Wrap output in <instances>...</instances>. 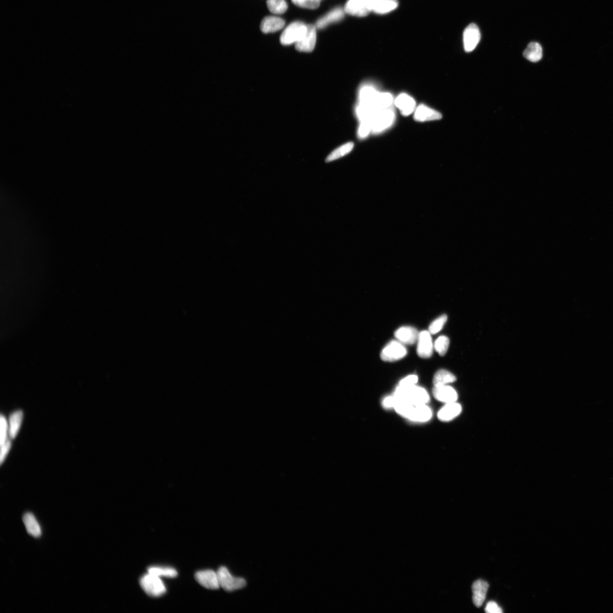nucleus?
Wrapping results in <instances>:
<instances>
[{
    "mask_svg": "<svg viewBox=\"0 0 613 613\" xmlns=\"http://www.w3.org/2000/svg\"><path fill=\"white\" fill-rule=\"evenodd\" d=\"M267 6L274 14H283L287 10V3L284 0H267Z\"/></svg>",
    "mask_w": 613,
    "mask_h": 613,
    "instance_id": "nucleus-30",
    "label": "nucleus"
},
{
    "mask_svg": "<svg viewBox=\"0 0 613 613\" xmlns=\"http://www.w3.org/2000/svg\"><path fill=\"white\" fill-rule=\"evenodd\" d=\"M462 412V407L457 402L446 404L438 412V419L442 421H449L457 417Z\"/></svg>",
    "mask_w": 613,
    "mask_h": 613,
    "instance_id": "nucleus-17",
    "label": "nucleus"
},
{
    "mask_svg": "<svg viewBox=\"0 0 613 613\" xmlns=\"http://www.w3.org/2000/svg\"><path fill=\"white\" fill-rule=\"evenodd\" d=\"M432 412L426 404L415 406L408 419L416 422H426L431 419Z\"/></svg>",
    "mask_w": 613,
    "mask_h": 613,
    "instance_id": "nucleus-20",
    "label": "nucleus"
},
{
    "mask_svg": "<svg viewBox=\"0 0 613 613\" xmlns=\"http://www.w3.org/2000/svg\"><path fill=\"white\" fill-rule=\"evenodd\" d=\"M217 573L220 586L225 590L232 591L240 589L246 585L245 579L232 576L228 569L225 567H221Z\"/></svg>",
    "mask_w": 613,
    "mask_h": 613,
    "instance_id": "nucleus-5",
    "label": "nucleus"
},
{
    "mask_svg": "<svg viewBox=\"0 0 613 613\" xmlns=\"http://www.w3.org/2000/svg\"><path fill=\"white\" fill-rule=\"evenodd\" d=\"M489 586L488 583L482 579L475 581L472 584V600L477 607H480L484 603Z\"/></svg>",
    "mask_w": 613,
    "mask_h": 613,
    "instance_id": "nucleus-15",
    "label": "nucleus"
},
{
    "mask_svg": "<svg viewBox=\"0 0 613 613\" xmlns=\"http://www.w3.org/2000/svg\"><path fill=\"white\" fill-rule=\"evenodd\" d=\"M10 438L9 423L6 417L2 415L0 417V445L3 444Z\"/></svg>",
    "mask_w": 613,
    "mask_h": 613,
    "instance_id": "nucleus-32",
    "label": "nucleus"
},
{
    "mask_svg": "<svg viewBox=\"0 0 613 613\" xmlns=\"http://www.w3.org/2000/svg\"><path fill=\"white\" fill-rule=\"evenodd\" d=\"M11 446L12 443L11 438L5 443H4L3 444L1 445V454H1L0 455V462H1V465H2L3 462L5 461L7 455L11 449Z\"/></svg>",
    "mask_w": 613,
    "mask_h": 613,
    "instance_id": "nucleus-36",
    "label": "nucleus"
},
{
    "mask_svg": "<svg viewBox=\"0 0 613 613\" xmlns=\"http://www.w3.org/2000/svg\"><path fill=\"white\" fill-rule=\"evenodd\" d=\"M433 394L438 401L445 404L457 402L458 398L457 391L449 385L434 386Z\"/></svg>",
    "mask_w": 613,
    "mask_h": 613,
    "instance_id": "nucleus-14",
    "label": "nucleus"
},
{
    "mask_svg": "<svg viewBox=\"0 0 613 613\" xmlns=\"http://www.w3.org/2000/svg\"><path fill=\"white\" fill-rule=\"evenodd\" d=\"M345 13L346 12L342 8L335 9L317 21L316 28L319 29H323L332 23L338 22L344 18Z\"/></svg>",
    "mask_w": 613,
    "mask_h": 613,
    "instance_id": "nucleus-18",
    "label": "nucleus"
},
{
    "mask_svg": "<svg viewBox=\"0 0 613 613\" xmlns=\"http://www.w3.org/2000/svg\"><path fill=\"white\" fill-rule=\"evenodd\" d=\"M396 402H397V399H396L394 396H390V397H387L383 400L382 406L387 409L394 408Z\"/></svg>",
    "mask_w": 613,
    "mask_h": 613,
    "instance_id": "nucleus-39",
    "label": "nucleus"
},
{
    "mask_svg": "<svg viewBox=\"0 0 613 613\" xmlns=\"http://www.w3.org/2000/svg\"><path fill=\"white\" fill-rule=\"evenodd\" d=\"M481 38L479 29L475 24H471L463 32V45L466 52L470 53L478 45Z\"/></svg>",
    "mask_w": 613,
    "mask_h": 613,
    "instance_id": "nucleus-8",
    "label": "nucleus"
},
{
    "mask_svg": "<svg viewBox=\"0 0 613 613\" xmlns=\"http://www.w3.org/2000/svg\"><path fill=\"white\" fill-rule=\"evenodd\" d=\"M394 99L393 95L388 92H378L374 101L373 106L377 110L393 108Z\"/></svg>",
    "mask_w": 613,
    "mask_h": 613,
    "instance_id": "nucleus-23",
    "label": "nucleus"
},
{
    "mask_svg": "<svg viewBox=\"0 0 613 613\" xmlns=\"http://www.w3.org/2000/svg\"><path fill=\"white\" fill-rule=\"evenodd\" d=\"M398 6L397 0H375L372 12L378 14H386L395 10Z\"/></svg>",
    "mask_w": 613,
    "mask_h": 613,
    "instance_id": "nucleus-24",
    "label": "nucleus"
},
{
    "mask_svg": "<svg viewBox=\"0 0 613 613\" xmlns=\"http://www.w3.org/2000/svg\"><path fill=\"white\" fill-rule=\"evenodd\" d=\"M372 133V125L371 120H366L360 122L358 129V137L360 139H364Z\"/></svg>",
    "mask_w": 613,
    "mask_h": 613,
    "instance_id": "nucleus-33",
    "label": "nucleus"
},
{
    "mask_svg": "<svg viewBox=\"0 0 613 613\" xmlns=\"http://www.w3.org/2000/svg\"><path fill=\"white\" fill-rule=\"evenodd\" d=\"M542 48L537 42H531L523 52V57L531 62H538L542 58Z\"/></svg>",
    "mask_w": 613,
    "mask_h": 613,
    "instance_id": "nucleus-25",
    "label": "nucleus"
},
{
    "mask_svg": "<svg viewBox=\"0 0 613 613\" xmlns=\"http://www.w3.org/2000/svg\"><path fill=\"white\" fill-rule=\"evenodd\" d=\"M322 0H292L295 5L301 8L315 10L320 6Z\"/></svg>",
    "mask_w": 613,
    "mask_h": 613,
    "instance_id": "nucleus-35",
    "label": "nucleus"
},
{
    "mask_svg": "<svg viewBox=\"0 0 613 613\" xmlns=\"http://www.w3.org/2000/svg\"><path fill=\"white\" fill-rule=\"evenodd\" d=\"M434 344L431 334L429 331H422L417 340V355L423 359H428L433 355Z\"/></svg>",
    "mask_w": 613,
    "mask_h": 613,
    "instance_id": "nucleus-9",
    "label": "nucleus"
},
{
    "mask_svg": "<svg viewBox=\"0 0 613 613\" xmlns=\"http://www.w3.org/2000/svg\"><path fill=\"white\" fill-rule=\"evenodd\" d=\"M306 25L300 22H295L288 26L281 35L280 41L283 45H289L300 41L306 32Z\"/></svg>",
    "mask_w": 613,
    "mask_h": 613,
    "instance_id": "nucleus-4",
    "label": "nucleus"
},
{
    "mask_svg": "<svg viewBox=\"0 0 613 613\" xmlns=\"http://www.w3.org/2000/svg\"><path fill=\"white\" fill-rule=\"evenodd\" d=\"M24 418V413L22 411H17L11 415L10 418V437L11 439H14L18 434L22 425Z\"/></svg>",
    "mask_w": 613,
    "mask_h": 613,
    "instance_id": "nucleus-26",
    "label": "nucleus"
},
{
    "mask_svg": "<svg viewBox=\"0 0 613 613\" xmlns=\"http://www.w3.org/2000/svg\"><path fill=\"white\" fill-rule=\"evenodd\" d=\"M306 32L302 39L296 43L295 48L300 52L310 53L315 48L317 42V28L312 25H306Z\"/></svg>",
    "mask_w": 613,
    "mask_h": 613,
    "instance_id": "nucleus-10",
    "label": "nucleus"
},
{
    "mask_svg": "<svg viewBox=\"0 0 613 613\" xmlns=\"http://www.w3.org/2000/svg\"><path fill=\"white\" fill-rule=\"evenodd\" d=\"M394 105L404 117L414 113L416 102L414 98L406 93H400L394 100Z\"/></svg>",
    "mask_w": 613,
    "mask_h": 613,
    "instance_id": "nucleus-12",
    "label": "nucleus"
},
{
    "mask_svg": "<svg viewBox=\"0 0 613 613\" xmlns=\"http://www.w3.org/2000/svg\"><path fill=\"white\" fill-rule=\"evenodd\" d=\"M375 0H349L344 11L347 14L357 16L365 17L372 12Z\"/></svg>",
    "mask_w": 613,
    "mask_h": 613,
    "instance_id": "nucleus-7",
    "label": "nucleus"
},
{
    "mask_svg": "<svg viewBox=\"0 0 613 613\" xmlns=\"http://www.w3.org/2000/svg\"><path fill=\"white\" fill-rule=\"evenodd\" d=\"M457 378L454 374L447 371L446 370H438L433 377L434 386L449 385L456 381Z\"/></svg>",
    "mask_w": 613,
    "mask_h": 613,
    "instance_id": "nucleus-27",
    "label": "nucleus"
},
{
    "mask_svg": "<svg viewBox=\"0 0 613 613\" xmlns=\"http://www.w3.org/2000/svg\"><path fill=\"white\" fill-rule=\"evenodd\" d=\"M407 354V349L404 345L398 340H394L383 348L381 357L383 361L395 362L403 359Z\"/></svg>",
    "mask_w": 613,
    "mask_h": 613,
    "instance_id": "nucleus-6",
    "label": "nucleus"
},
{
    "mask_svg": "<svg viewBox=\"0 0 613 613\" xmlns=\"http://www.w3.org/2000/svg\"><path fill=\"white\" fill-rule=\"evenodd\" d=\"M485 611L488 613H502L503 612L502 608L498 605L496 602L494 601L489 602L487 604Z\"/></svg>",
    "mask_w": 613,
    "mask_h": 613,
    "instance_id": "nucleus-38",
    "label": "nucleus"
},
{
    "mask_svg": "<svg viewBox=\"0 0 613 613\" xmlns=\"http://www.w3.org/2000/svg\"><path fill=\"white\" fill-rule=\"evenodd\" d=\"M417 382H418V377L416 376V375H411V376H409L403 379V380L399 382V386L404 387L414 386L416 385Z\"/></svg>",
    "mask_w": 613,
    "mask_h": 613,
    "instance_id": "nucleus-37",
    "label": "nucleus"
},
{
    "mask_svg": "<svg viewBox=\"0 0 613 613\" xmlns=\"http://www.w3.org/2000/svg\"><path fill=\"white\" fill-rule=\"evenodd\" d=\"M449 344V339L446 336H442L436 340L434 344V348L439 355L444 356L448 351Z\"/></svg>",
    "mask_w": 613,
    "mask_h": 613,
    "instance_id": "nucleus-31",
    "label": "nucleus"
},
{
    "mask_svg": "<svg viewBox=\"0 0 613 613\" xmlns=\"http://www.w3.org/2000/svg\"><path fill=\"white\" fill-rule=\"evenodd\" d=\"M372 133L379 134L388 130L395 121L393 108L378 110L371 119Z\"/></svg>",
    "mask_w": 613,
    "mask_h": 613,
    "instance_id": "nucleus-2",
    "label": "nucleus"
},
{
    "mask_svg": "<svg viewBox=\"0 0 613 613\" xmlns=\"http://www.w3.org/2000/svg\"><path fill=\"white\" fill-rule=\"evenodd\" d=\"M284 25V21L279 17H267L262 21L260 28L264 33H274L282 29Z\"/></svg>",
    "mask_w": 613,
    "mask_h": 613,
    "instance_id": "nucleus-21",
    "label": "nucleus"
},
{
    "mask_svg": "<svg viewBox=\"0 0 613 613\" xmlns=\"http://www.w3.org/2000/svg\"><path fill=\"white\" fill-rule=\"evenodd\" d=\"M23 521L28 533L35 538L40 537L42 529L35 516L31 513L24 514Z\"/></svg>",
    "mask_w": 613,
    "mask_h": 613,
    "instance_id": "nucleus-22",
    "label": "nucleus"
},
{
    "mask_svg": "<svg viewBox=\"0 0 613 613\" xmlns=\"http://www.w3.org/2000/svg\"><path fill=\"white\" fill-rule=\"evenodd\" d=\"M140 583L145 592L152 597H160L167 591L160 577L150 573H148L143 576Z\"/></svg>",
    "mask_w": 613,
    "mask_h": 613,
    "instance_id": "nucleus-3",
    "label": "nucleus"
},
{
    "mask_svg": "<svg viewBox=\"0 0 613 613\" xmlns=\"http://www.w3.org/2000/svg\"><path fill=\"white\" fill-rule=\"evenodd\" d=\"M419 334L418 331L411 327H402L396 331V339L404 345H412L417 342Z\"/></svg>",
    "mask_w": 613,
    "mask_h": 613,
    "instance_id": "nucleus-16",
    "label": "nucleus"
},
{
    "mask_svg": "<svg viewBox=\"0 0 613 613\" xmlns=\"http://www.w3.org/2000/svg\"><path fill=\"white\" fill-rule=\"evenodd\" d=\"M148 573L158 577H175L178 572L175 569L170 567H151L148 569Z\"/></svg>",
    "mask_w": 613,
    "mask_h": 613,
    "instance_id": "nucleus-29",
    "label": "nucleus"
},
{
    "mask_svg": "<svg viewBox=\"0 0 613 613\" xmlns=\"http://www.w3.org/2000/svg\"><path fill=\"white\" fill-rule=\"evenodd\" d=\"M394 396L398 400H406L415 406L427 404L429 400L427 391L422 387L416 385L409 387L398 386Z\"/></svg>",
    "mask_w": 613,
    "mask_h": 613,
    "instance_id": "nucleus-1",
    "label": "nucleus"
},
{
    "mask_svg": "<svg viewBox=\"0 0 613 613\" xmlns=\"http://www.w3.org/2000/svg\"><path fill=\"white\" fill-rule=\"evenodd\" d=\"M196 580L208 589H218L220 587L218 573L212 570H204L195 574Z\"/></svg>",
    "mask_w": 613,
    "mask_h": 613,
    "instance_id": "nucleus-11",
    "label": "nucleus"
},
{
    "mask_svg": "<svg viewBox=\"0 0 613 613\" xmlns=\"http://www.w3.org/2000/svg\"><path fill=\"white\" fill-rule=\"evenodd\" d=\"M447 320H448V317H447L446 315H443L436 319L435 321L431 323V325L429 327L430 333L431 335H435L438 333L444 327Z\"/></svg>",
    "mask_w": 613,
    "mask_h": 613,
    "instance_id": "nucleus-34",
    "label": "nucleus"
},
{
    "mask_svg": "<svg viewBox=\"0 0 613 613\" xmlns=\"http://www.w3.org/2000/svg\"><path fill=\"white\" fill-rule=\"evenodd\" d=\"M354 146L355 144L353 142H348L346 144H343V146L336 149L335 151L332 152L331 154L327 157L326 162L329 163V162L338 160L341 158V157H343L344 156L347 155L349 153H350L353 150Z\"/></svg>",
    "mask_w": 613,
    "mask_h": 613,
    "instance_id": "nucleus-28",
    "label": "nucleus"
},
{
    "mask_svg": "<svg viewBox=\"0 0 613 613\" xmlns=\"http://www.w3.org/2000/svg\"><path fill=\"white\" fill-rule=\"evenodd\" d=\"M442 118L441 113L424 104H420L417 106L414 112V119L416 122H425L437 121L440 120Z\"/></svg>",
    "mask_w": 613,
    "mask_h": 613,
    "instance_id": "nucleus-13",
    "label": "nucleus"
},
{
    "mask_svg": "<svg viewBox=\"0 0 613 613\" xmlns=\"http://www.w3.org/2000/svg\"><path fill=\"white\" fill-rule=\"evenodd\" d=\"M378 91L373 85H364L359 91V104L368 105L374 107L373 104Z\"/></svg>",
    "mask_w": 613,
    "mask_h": 613,
    "instance_id": "nucleus-19",
    "label": "nucleus"
}]
</instances>
